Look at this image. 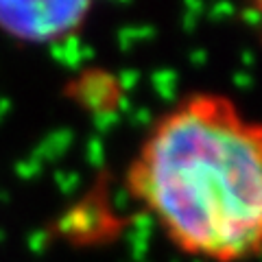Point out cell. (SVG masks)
Listing matches in <instances>:
<instances>
[{
  "label": "cell",
  "instance_id": "obj_15",
  "mask_svg": "<svg viewBox=\"0 0 262 262\" xmlns=\"http://www.w3.org/2000/svg\"><path fill=\"white\" fill-rule=\"evenodd\" d=\"M155 225H158V219H155V214H153V212H149V210L134 212L131 219H129V229H134V232H140V234L153 236Z\"/></svg>",
  "mask_w": 262,
  "mask_h": 262
},
{
  "label": "cell",
  "instance_id": "obj_20",
  "mask_svg": "<svg viewBox=\"0 0 262 262\" xmlns=\"http://www.w3.org/2000/svg\"><path fill=\"white\" fill-rule=\"evenodd\" d=\"M232 83L236 90H241V92H245V90H251L253 88V77L249 70H238L232 75Z\"/></svg>",
  "mask_w": 262,
  "mask_h": 262
},
{
  "label": "cell",
  "instance_id": "obj_8",
  "mask_svg": "<svg viewBox=\"0 0 262 262\" xmlns=\"http://www.w3.org/2000/svg\"><path fill=\"white\" fill-rule=\"evenodd\" d=\"M155 37H158V29H155L153 24H129V27L118 29V33H116L118 48H120V53H125V55L134 51L136 44L151 42Z\"/></svg>",
  "mask_w": 262,
  "mask_h": 262
},
{
  "label": "cell",
  "instance_id": "obj_6",
  "mask_svg": "<svg viewBox=\"0 0 262 262\" xmlns=\"http://www.w3.org/2000/svg\"><path fill=\"white\" fill-rule=\"evenodd\" d=\"M81 48H83L81 37L77 35V33H70V35L57 39V42H51V46H48V55H51V59L61 63L63 68H68L70 72H81V68H83Z\"/></svg>",
  "mask_w": 262,
  "mask_h": 262
},
{
  "label": "cell",
  "instance_id": "obj_17",
  "mask_svg": "<svg viewBox=\"0 0 262 262\" xmlns=\"http://www.w3.org/2000/svg\"><path fill=\"white\" fill-rule=\"evenodd\" d=\"M48 245H51V232L48 229H33V232H29L27 247L31 253L39 256V253H44L48 249Z\"/></svg>",
  "mask_w": 262,
  "mask_h": 262
},
{
  "label": "cell",
  "instance_id": "obj_10",
  "mask_svg": "<svg viewBox=\"0 0 262 262\" xmlns=\"http://www.w3.org/2000/svg\"><path fill=\"white\" fill-rule=\"evenodd\" d=\"M85 162L88 166H92L94 170L105 168V162H107V151H105V140L101 136H90L85 140Z\"/></svg>",
  "mask_w": 262,
  "mask_h": 262
},
{
  "label": "cell",
  "instance_id": "obj_1",
  "mask_svg": "<svg viewBox=\"0 0 262 262\" xmlns=\"http://www.w3.org/2000/svg\"><path fill=\"white\" fill-rule=\"evenodd\" d=\"M140 164L151 182L149 206L182 247L216 258L258 249L260 136L229 103L190 101L160 125Z\"/></svg>",
  "mask_w": 262,
  "mask_h": 262
},
{
  "label": "cell",
  "instance_id": "obj_18",
  "mask_svg": "<svg viewBox=\"0 0 262 262\" xmlns=\"http://www.w3.org/2000/svg\"><path fill=\"white\" fill-rule=\"evenodd\" d=\"M236 13V7L232 3H227V0H221V3H214L210 7V9H206V15L210 22H223V20H229L232 15Z\"/></svg>",
  "mask_w": 262,
  "mask_h": 262
},
{
  "label": "cell",
  "instance_id": "obj_29",
  "mask_svg": "<svg viewBox=\"0 0 262 262\" xmlns=\"http://www.w3.org/2000/svg\"><path fill=\"white\" fill-rule=\"evenodd\" d=\"M9 199H11V194L5 190V188H0V201H5V203H9Z\"/></svg>",
  "mask_w": 262,
  "mask_h": 262
},
{
  "label": "cell",
  "instance_id": "obj_5",
  "mask_svg": "<svg viewBox=\"0 0 262 262\" xmlns=\"http://www.w3.org/2000/svg\"><path fill=\"white\" fill-rule=\"evenodd\" d=\"M72 144H75V131L68 127H57L39 140V144L31 151V158L42 164L59 162L72 149Z\"/></svg>",
  "mask_w": 262,
  "mask_h": 262
},
{
  "label": "cell",
  "instance_id": "obj_12",
  "mask_svg": "<svg viewBox=\"0 0 262 262\" xmlns=\"http://www.w3.org/2000/svg\"><path fill=\"white\" fill-rule=\"evenodd\" d=\"M53 182L63 196H75L81 188V175H79V170L57 168V170H53Z\"/></svg>",
  "mask_w": 262,
  "mask_h": 262
},
{
  "label": "cell",
  "instance_id": "obj_4",
  "mask_svg": "<svg viewBox=\"0 0 262 262\" xmlns=\"http://www.w3.org/2000/svg\"><path fill=\"white\" fill-rule=\"evenodd\" d=\"M72 94H75V98L88 112L94 114V112L112 107L114 98L118 96V90H116L114 75H110L105 70H88L75 83Z\"/></svg>",
  "mask_w": 262,
  "mask_h": 262
},
{
  "label": "cell",
  "instance_id": "obj_24",
  "mask_svg": "<svg viewBox=\"0 0 262 262\" xmlns=\"http://www.w3.org/2000/svg\"><path fill=\"white\" fill-rule=\"evenodd\" d=\"M199 20H201L199 15L184 11V15H182V29H184L186 33H194V31H196V27H199Z\"/></svg>",
  "mask_w": 262,
  "mask_h": 262
},
{
  "label": "cell",
  "instance_id": "obj_19",
  "mask_svg": "<svg viewBox=\"0 0 262 262\" xmlns=\"http://www.w3.org/2000/svg\"><path fill=\"white\" fill-rule=\"evenodd\" d=\"M131 116V127H136V129H146V127H151L153 125V112L149 107H140V110H134L129 114Z\"/></svg>",
  "mask_w": 262,
  "mask_h": 262
},
{
  "label": "cell",
  "instance_id": "obj_23",
  "mask_svg": "<svg viewBox=\"0 0 262 262\" xmlns=\"http://www.w3.org/2000/svg\"><path fill=\"white\" fill-rule=\"evenodd\" d=\"M114 110H116L120 116L122 114H131L134 112V103H131V98L127 94H118L116 98H114Z\"/></svg>",
  "mask_w": 262,
  "mask_h": 262
},
{
  "label": "cell",
  "instance_id": "obj_31",
  "mask_svg": "<svg viewBox=\"0 0 262 262\" xmlns=\"http://www.w3.org/2000/svg\"><path fill=\"white\" fill-rule=\"evenodd\" d=\"M170 262H182V260H177V258H173V260H170Z\"/></svg>",
  "mask_w": 262,
  "mask_h": 262
},
{
  "label": "cell",
  "instance_id": "obj_3",
  "mask_svg": "<svg viewBox=\"0 0 262 262\" xmlns=\"http://www.w3.org/2000/svg\"><path fill=\"white\" fill-rule=\"evenodd\" d=\"M107 210L94 199L81 201L57 219L55 229L66 238H79V241H92L98 238L107 229Z\"/></svg>",
  "mask_w": 262,
  "mask_h": 262
},
{
  "label": "cell",
  "instance_id": "obj_26",
  "mask_svg": "<svg viewBox=\"0 0 262 262\" xmlns=\"http://www.w3.org/2000/svg\"><path fill=\"white\" fill-rule=\"evenodd\" d=\"M81 57H83V63L92 61L94 57H96V51H94V46H92V44H83V48H81Z\"/></svg>",
  "mask_w": 262,
  "mask_h": 262
},
{
  "label": "cell",
  "instance_id": "obj_25",
  "mask_svg": "<svg viewBox=\"0 0 262 262\" xmlns=\"http://www.w3.org/2000/svg\"><path fill=\"white\" fill-rule=\"evenodd\" d=\"M184 11H188V13H194V15H201L206 13V5L201 3V0H186L184 3Z\"/></svg>",
  "mask_w": 262,
  "mask_h": 262
},
{
  "label": "cell",
  "instance_id": "obj_2",
  "mask_svg": "<svg viewBox=\"0 0 262 262\" xmlns=\"http://www.w3.org/2000/svg\"><path fill=\"white\" fill-rule=\"evenodd\" d=\"M90 0H0V29L11 37L51 44L83 24Z\"/></svg>",
  "mask_w": 262,
  "mask_h": 262
},
{
  "label": "cell",
  "instance_id": "obj_27",
  "mask_svg": "<svg viewBox=\"0 0 262 262\" xmlns=\"http://www.w3.org/2000/svg\"><path fill=\"white\" fill-rule=\"evenodd\" d=\"M11 112V101L9 98H0V122L5 120V116Z\"/></svg>",
  "mask_w": 262,
  "mask_h": 262
},
{
  "label": "cell",
  "instance_id": "obj_9",
  "mask_svg": "<svg viewBox=\"0 0 262 262\" xmlns=\"http://www.w3.org/2000/svg\"><path fill=\"white\" fill-rule=\"evenodd\" d=\"M125 241L129 245V256L134 262H146V253H149V245H151V236L149 234H140L134 229H125Z\"/></svg>",
  "mask_w": 262,
  "mask_h": 262
},
{
  "label": "cell",
  "instance_id": "obj_13",
  "mask_svg": "<svg viewBox=\"0 0 262 262\" xmlns=\"http://www.w3.org/2000/svg\"><path fill=\"white\" fill-rule=\"evenodd\" d=\"M13 173L18 175L22 182H33V179H37L39 175L44 173V164L37 162V160H33L31 155H29V158L18 160V162L13 164Z\"/></svg>",
  "mask_w": 262,
  "mask_h": 262
},
{
  "label": "cell",
  "instance_id": "obj_30",
  "mask_svg": "<svg viewBox=\"0 0 262 262\" xmlns=\"http://www.w3.org/2000/svg\"><path fill=\"white\" fill-rule=\"evenodd\" d=\"M5 241H7V232H5L3 227H0V243H5Z\"/></svg>",
  "mask_w": 262,
  "mask_h": 262
},
{
  "label": "cell",
  "instance_id": "obj_14",
  "mask_svg": "<svg viewBox=\"0 0 262 262\" xmlns=\"http://www.w3.org/2000/svg\"><path fill=\"white\" fill-rule=\"evenodd\" d=\"M140 79H142V72L136 70V68H122L118 75H114L118 94H127V96H129V92H134V90L138 88Z\"/></svg>",
  "mask_w": 262,
  "mask_h": 262
},
{
  "label": "cell",
  "instance_id": "obj_16",
  "mask_svg": "<svg viewBox=\"0 0 262 262\" xmlns=\"http://www.w3.org/2000/svg\"><path fill=\"white\" fill-rule=\"evenodd\" d=\"M110 208L114 214H127L131 210V192L129 188H122V186H116L110 194Z\"/></svg>",
  "mask_w": 262,
  "mask_h": 262
},
{
  "label": "cell",
  "instance_id": "obj_28",
  "mask_svg": "<svg viewBox=\"0 0 262 262\" xmlns=\"http://www.w3.org/2000/svg\"><path fill=\"white\" fill-rule=\"evenodd\" d=\"M241 61H243L245 68H251L253 61H256V57H253L251 51H243V53H241Z\"/></svg>",
  "mask_w": 262,
  "mask_h": 262
},
{
  "label": "cell",
  "instance_id": "obj_22",
  "mask_svg": "<svg viewBox=\"0 0 262 262\" xmlns=\"http://www.w3.org/2000/svg\"><path fill=\"white\" fill-rule=\"evenodd\" d=\"M208 59H210V53L206 48H192V51L188 53V61H190L194 68H203V66L208 63Z\"/></svg>",
  "mask_w": 262,
  "mask_h": 262
},
{
  "label": "cell",
  "instance_id": "obj_7",
  "mask_svg": "<svg viewBox=\"0 0 262 262\" xmlns=\"http://www.w3.org/2000/svg\"><path fill=\"white\" fill-rule=\"evenodd\" d=\"M151 88L162 103H166V105L177 103V98H179V72L175 68H155L151 72Z\"/></svg>",
  "mask_w": 262,
  "mask_h": 262
},
{
  "label": "cell",
  "instance_id": "obj_11",
  "mask_svg": "<svg viewBox=\"0 0 262 262\" xmlns=\"http://www.w3.org/2000/svg\"><path fill=\"white\" fill-rule=\"evenodd\" d=\"M122 122V116L114 110V107H107V110H101V112H94L92 114V125H94V131L96 136H107L110 131H114L118 125Z\"/></svg>",
  "mask_w": 262,
  "mask_h": 262
},
{
  "label": "cell",
  "instance_id": "obj_21",
  "mask_svg": "<svg viewBox=\"0 0 262 262\" xmlns=\"http://www.w3.org/2000/svg\"><path fill=\"white\" fill-rule=\"evenodd\" d=\"M241 20L245 24H249V27H260V22H262V13H260V7H247V9H243L241 11Z\"/></svg>",
  "mask_w": 262,
  "mask_h": 262
}]
</instances>
